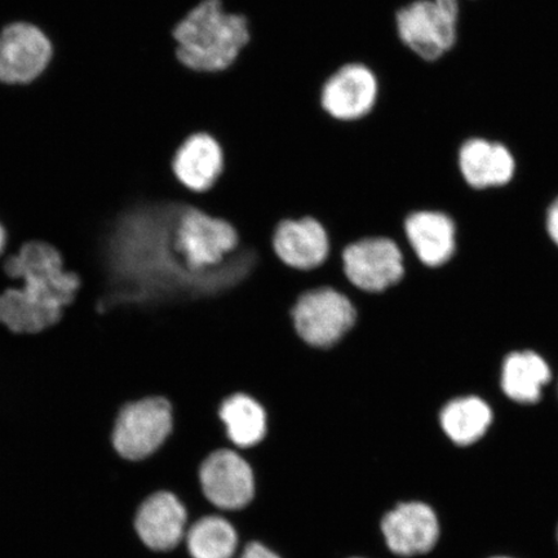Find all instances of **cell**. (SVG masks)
Segmentation results:
<instances>
[{
	"label": "cell",
	"mask_w": 558,
	"mask_h": 558,
	"mask_svg": "<svg viewBox=\"0 0 558 558\" xmlns=\"http://www.w3.org/2000/svg\"><path fill=\"white\" fill-rule=\"evenodd\" d=\"M0 260L5 274L23 283L0 295V323L16 333H38L58 324L81 286L80 277L65 270L59 251L33 241Z\"/></svg>",
	"instance_id": "cell-1"
},
{
	"label": "cell",
	"mask_w": 558,
	"mask_h": 558,
	"mask_svg": "<svg viewBox=\"0 0 558 558\" xmlns=\"http://www.w3.org/2000/svg\"><path fill=\"white\" fill-rule=\"evenodd\" d=\"M180 64L192 72H226L250 41L248 21L228 12L221 0H204L174 27Z\"/></svg>",
	"instance_id": "cell-2"
},
{
	"label": "cell",
	"mask_w": 558,
	"mask_h": 558,
	"mask_svg": "<svg viewBox=\"0 0 558 558\" xmlns=\"http://www.w3.org/2000/svg\"><path fill=\"white\" fill-rule=\"evenodd\" d=\"M458 16V0H413L396 12L397 37L416 59L437 61L456 44Z\"/></svg>",
	"instance_id": "cell-3"
},
{
	"label": "cell",
	"mask_w": 558,
	"mask_h": 558,
	"mask_svg": "<svg viewBox=\"0 0 558 558\" xmlns=\"http://www.w3.org/2000/svg\"><path fill=\"white\" fill-rule=\"evenodd\" d=\"M172 429L171 403L163 397H146L124 404L118 414L111 441L122 459L144 462L162 448Z\"/></svg>",
	"instance_id": "cell-4"
},
{
	"label": "cell",
	"mask_w": 558,
	"mask_h": 558,
	"mask_svg": "<svg viewBox=\"0 0 558 558\" xmlns=\"http://www.w3.org/2000/svg\"><path fill=\"white\" fill-rule=\"evenodd\" d=\"M239 246L230 222L187 206L174 230L173 247L191 271L218 267Z\"/></svg>",
	"instance_id": "cell-5"
},
{
	"label": "cell",
	"mask_w": 558,
	"mask_h": 558,
	"mask_svg": "<svg viewBox=\"0 0 558 558\" xmlns=\"http://www.w3.org/2000/svg\"><path fill=\"white\" fill-rule=\"evenodd\" d=\"M291 316L300 339L319 349L337 345L355 324L351 300L331 288L304 292L292 308Z\"/></svg>",
	"instance_id": "cell-6"
},
{
	"label": "cell",
	"mask_w": 558,
	"mask_h": 558,
	"mask_svg": "<svg viewBox=\"0 0 558 558\" xmlns=\"http://www.w3.org/2000/svg\"><path fill=\"white\" fill-rule=\"evenodd\" d=\"M345 277L354 288L368 294L399 284L404 271V255L399 243L388 236H366L343 251Z\"/></svg>",
	"instance_id": "cell-7"
},
{
	"label": "cell",
	"mask_w": 558,
	"mask_h": 558,
	"mask_svg": "<svg viewBox=\"0 0 558 558\" xmlns=\"http://www.w3.org/2000/svg\"><path fill=\"white\" fill-rule=\"evenodd\" d=\"M52 58V41L40 27L16 21L0 31V83L3 85H31L50 66Z\"/></svg>",
	"instance_id": "cell-8"
},
{
	"label": "cell",
	"mask_w": 558,
	"mask_h": 558,
	"mask_svg": "<svg viewBox=\"0 0 558 558\" xmlns=\"http://www.w3.org/2000/svg\"><path fill=\"white\" fill-rule=\"evenodd\" d=\"M198 483L206 499L222 509H240L254 499L256 477L235 449L216 450L201 463Z\"/></svg>",
	"instance_id": "cell-9"
},
{
	"label": "cell",
	"mask_w": 558,
	"mask_h": 558,
	"mask_svg": "<svg viewBox=\"0 0 558 558\" xmlns=\"http://www.w3.org/2000/svg\"><path fill=\"white\" fill-rule=\"evenodd\" d=\"M379 82L372 69L360 62L341 66L320 89V107L332 120L357 122L375 108Z\"/></svg>",
	"instance_id": "cell-10"
},
{
	"label": "cell",
	"mask_w": 558,
	"mask_h": 558,
	"mask_svg": "<svg viewBox=\"0 0 558 558\" xmlns=\"http://www.w3.org/2000/svg\"><path fill=\"white\" fill-rule=\"evenodd\" d=\"M186 511L170 490L151 493L136 508L132 526L137 539L153 553H169L184 538Z\"/></svg>",
	"instance_id": "cell-11"
},
{
	"label": "cell",
	"mask_w": 558,
	"mask_h": 558,
	"mask_svg": "<svg viewBox=\"0 0 558 558\" xmlns=\"http://www.w3.org/2000/svg\"><path fill=\"white\" fill-rule=\"evenodd\" d=\"M403 233L415 259L425 269L441 268L456 253V225L441 211L416 209L404 218Z\"/></svg>",
	"instance_id": "cell-12"
},
{
	"label": "cell",
	"mask_w": 558,
	"mask_h": 558,
	"mask_svg": "<svg viewBox=\"0 0 558 558\" xmlns=\"http://www.w3.org/2000/svg\"><path fill=\"white\" fill-rule=\"evenodd\" d=\"M381 529L388 547L400 556L424 555L434 549L439 525L434 509L424 504H403L384 518Z\"/></svg>",
	"instance_id": "cell-13"
},
{
	"label": "cell",
	"mask_w": 558,
	"mask_h": 558,
	"mask_svg": "<svg viewBox=\"0 0 558 558\" xmlns=\"http://www.w3.org/2000/svg\"><path fill=\"white\" fill-rule=\"evenodd\" d=\"M274 248L288 267L308 271L320 267L330 254L326 229L314 218L288 219L279 222L274 235Z\"/></svg>",
	"instance_id": "cell-14"
},
{
	"label": "cell",
	"mask_w": 558,
	"mask_h": 558,
	"mask_svg": "<svg viewBox=\"0 0 558 558\" xmlns=\"http://www.w3.org/2000/svg\"><path fill=\"white\" fill-rule=\"evenodd\" d=\"M225 165V150L218 140L206 132H197L174 153L172 172L185 190L202 194L218 183Z\"/></svg>",
	"instance_id": "cell-15"
},
{
	"label": "cell",
	"mask_w": 558,
	"mask_h": 558,
	"mask_svg": "<svg viewBox=\"0 0 558 558\" xmlns=\"http://www.w3.org/2000/svg\"><path fill=\"white\" fill-rule=\"evenodd\" d=\"M459 166L466 183L476 190L506 185L515 170L511 151L484 138H472L462 146Z\"/></svg>",
	"instance_id": "cell-16"
},
{
	"label": "cell",
	"mask_w": 558,
	"mask_h": 558,
	"mask_svg": "<svg viewBox=\"0 0 558 558\" xmlns=\"http://www.w3.org/2000/svg\"><path fill=\"white\" fill-rule=\"evenodd\" d=\"M550 380V368L541 354L533 351L507 355L501 367L500 386L509 400L535 403L541 400L543 387Z\"/></svg>",
	"instance_id": "cell-17"
},
{
	"label": "cell",
	"mask_w": 558,
	"mask_h": 558,
	"mask_svg": "<svg viewBox=\"0 0 558 558\" xmlns=\"http://www.w3.org/2000/svg\"><path fill=\"white\" fill-rule=\"evenodd\" d=\"M219 417L235 450H247L259 445L268 430L264 408L253 397L235 393L221 403Z\"/></svg>",
	"instance_id": "cell-18"
},
{
	"label": "cell",
	"mask_w": 558,
	"mask_h": 558,
	"mask_svg": "<svg viewBox=\"0 0 558 558\" xmlns=\"http://www.w3.org/2000/svg\"><path fill=\"white\" fill-rule=\"evenodd\" d=\"M493 423V410L480 397L451 400L439 411L438 424L453 444L469 446L486 435Z\"/></svg>",
	"instance_id": "cell-19"
},
{
	"label": "cell",
	"mask_w": 558,
	"mask_h": 558,
	"mask_svg": "<svg viewBox=\"0 0 558 558\" xmlns=\"http://www.w3.org/2000/svg\"><path fill=\"white\" fill-rule=\"evenodd\" d=\"M186 538L193 558H232L236 548L233 526L216 515L194 523Z\"/></svg>",
	"instance_id": "cell-20"
},
{
	"label": "cell",
	"mask_w": 558,
	"mask_h": 558,
	"mask_svg": "<svg viewBox=\"0 0 558 558\" xmlns=\"http://www.w3.org/2000/svg\"><path fill=\"white\" fill-rule=\"evenodd\" d=\"M547 230L553 240L558 246V198L550 205L547 215Z\"/></svg>",
	"instance_id": "cell-21"
},
{
	"label": "cell",
	"mask_w": 558,
	"mask_h": 558,
	"mask_svg": "<svg viewBox=\"0 0 558 558\" xmlns=\"http://www.w3.org/2000/svg\"><path fill=\"white\" fill-rule=\"evenodd\" d=\"M241 558H279L276 554L271 553L268 548L262 546L260 543H251L243 550Z\"/></svg>",
	"instance_id": "cell-22"
},
{
	"label": "cell",
	"mask_w": 558,
	"mask_h": 558,
	"mask_svg": "<svg viewBox=\"0 0 558 558\" xmlns=\"http://www.w3.org/2000/svg\"><path fill=\"white\" fill-rule=\"evenodd\" d=\"M7 243V233L2 225H0V256L3 255Z\"/></svg>",
	"instance_id": "cell-23"
},
{
	"label": "cell",
	"mask_w": 558,
	"mask_h": 558,
	"mask_svg": "<svg viewBox=\"0 0 558 558\" xmlns=\"http://www.w3.org/2000/svg\"><path fill=\"white\" fill-rule=\"evenodd\" d=\"M493 558H509V557H493Z\"/></svg>",
	"instance_id": "cell-24"
},
{
	"label": "cell",
	"mask_w": 558,
	"mask_h": 558,
	"mask_svg": "<svg viewBox=\"0 0 558 558\" xmlns=\"http://www.w3.org/2000/svg\"><path fill=\"white\" fill-rule=\"evenodd\" d=\"M557 541H558V529H557Z\"/></svg>",
	"instance_id": "cell-25"
}]
</instances>
